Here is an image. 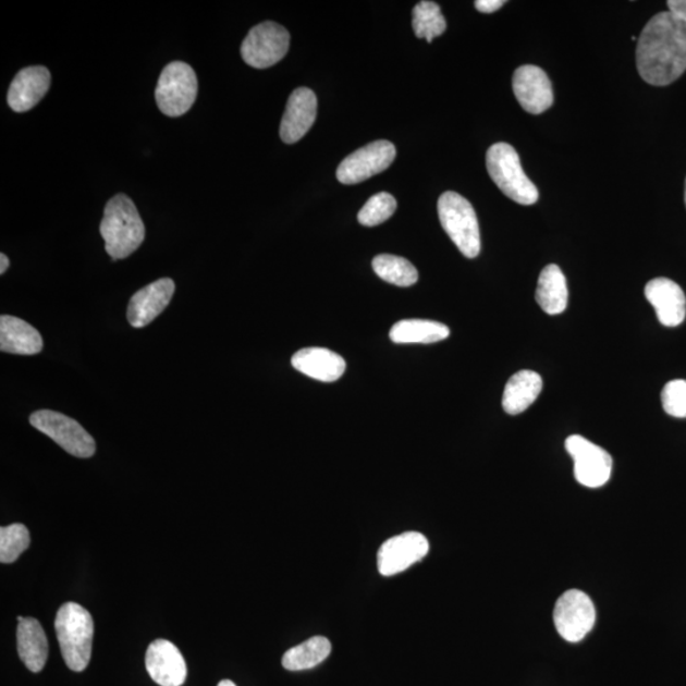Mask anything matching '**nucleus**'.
<instances>
[{"label":"nucleus","instance_id":"nucleus-9","mask_svg":"<svg viewBox=\"0 0 686 686\" xmlns=\"http://www.w3.org/2000/svg\"><path fill=\"white\" fill-rule=\"evenodd\" d=\"M553 621L556 632L563 639L576 644L583 640L597 622V610L589 595L569 590L556 600Z\"/></svg>","mask_w":686,"mask_h":686},{"label":"nucleus","instance_id":"nucleus-30","mask_svg":"<svg viewBox=\"0 0 686 686\" xmlns=\"http://www.w3.org/2000/svg\"><path fill=\"white\" fill-rule=\"evenodd\" d=\"M661 401L667 415L686 418V380L669 381L662 389Z\"/></svg>","mask_w":686,"mask_h":686},{"label":"nucleus","instance_id":"nucleus-14","mask_svg":"<svg viewBox=\"0 0 686 686\" xmlns=\"http://www.w3.org/2000/svg\"><path fill=\"white\" fill-rule=\"evenodd\" d=\"M145 666L160 686H181L186 682V661L170 640L156 639L150 644L145 654Z\"/></svg>","mask_w":686,"mask_h":686},{"label":"nucleus","instance_id":"nucleus-5","mask_svg":"<svg viewBox=\"0 0 686 686\" xmlns=\"http://www.w3.org/2000/svg\"><path fill=\"white\" fill-rule=\"evenodd\" d=\"M438 211L442 228L457 249L467 258H476L480 252L479 225L467 198L448 191L439 198Z\"/></svg>","mask_w":686,"mask_h":686},{"label":"nucleus","instance_id":"nucleus-20","mask_svg":"<svg viewBox=\"0 0 686 686\" xmlns=\"http://www.w3.org/2000/svg\"><path fill=\"white\" fill-rule=\"evenodd\" d=\"M44 341L36 328L17 317H0V350L7 354L36 355Z\"/></svg>","mask_w":686,"mask_h":686},{"label":"nucleus","instance_id":"nucleus-11","mask_svg":"<svg viewBox=\"0 0 686 686\" xmlns=\"http://www.w3.org/2000/svg\"><path fill=\"white\" fill-rule=\"evenodd\" d=\"M395 147L391 142L378 140L348 156L338 168V180L343 185H356L384 172L394 162Z\"/></svg>","mask_w":686,"mask_h":686},{"label":"nucleus","instance_id":"nucleus-10","mask_svg":"<svg viewBox=\"0 0 686 686\" xmlns=\"http://www.w3.org/2000/svg\"><path fill=\"white\" fill-rule=\"evenodd\" d=\"M566 450L574 460L575 478L579 485L599 488L608 482L612 476L613 460L607 450L579 434H572L566 440Z\"/></svg>","mask_w":686,"mask_h":686},{"label":"nucleus","instance_id":"nucleus-35","mask_svg":"<svg viewBox=\"0 0 686 686\" xmlns=\"http://www.w3.org/2000/svg\"><path fill=\"white\" fill-rule=\"evenodd\" d=\"M684 197H685V206H686V180H685V195H684Z\"/></svg>","mask_w":686,"mask_h":686},{"label":"nucleus","instance_id":"nucleus-4","mask_svg":"<svg viewBox=\"0 0 686 686\" xmlns=\"http://www.w3.org/2000/svg\"><path fill=\"white\" fill-rule=\"evenodd\" d=\"M487 171L511 200L520 205L538 201V188L525 174L517 151L506 143L493 144L487 151Z\"/></svg>","mask_w":686,"mask_h":686},{"label":"nucleus","instance_id":"nucleus-32","mask_svg":"<svg viewBox=\"0 0 686 686\" xmlns=\"http://www.w3.org/2000/svg\"><path fill=\"white\" fill-rule=\"evenodd\" d=\"M667 5L669 12L676 15V17L683 21L686 25V0H670Z\"/></svg>","mask_w":686,"mask_h":686},{"label":"nucleus","instance_id":"nucleus-25","mask_svg":"<svg viewBox=\"0 0 686 686\" xmlns=\"http://www.w3.org/2000/svg\"><path fill=\"white\" fill-rule=\"evenodd\" d=\"M332 651L330 640L326 637H313L305 642L290 648L282 658V666L289 671H303L322 663Z\"/></svg>","mask_w":686,"mask_h":686},{"label":"nucleus","instance_id":"nucleus-23","mask_svg":"<svg viewBox=\"0 0 686 686\" xmlns=\"http://www.w3.org/2000/svg\"><path fill=\"white\" fill-rule=\"evenodd\" d=\"M536 299L539 307L549 316L561 315L568 305L567 280L556 265H548L541 271Z\"/></svg>","mask_w":686,"mask_h":686},{"label":"nucleus","instance_id":"nucleus-31","mask_svg":"<svg viewBox=\"0 0 686 686\" xmlns=\"http://www.w3.org/2000/svg\"><path fill=\"white\" fill-rule=\"evenodd\" d=\"M505 3L503 0H477L475 5L479 12L490 14L499 11Z\"/></svg>","mask_w":686,"mask_h":686},{"label":"nucleus","instance_id":"nucleus-21","mask_svg":"<svg viewBox=\"0 0 686 686\" xmlns=\"http://www.w3.org/2000/svg\"><path fill=\"white\" fill-rule=\"evenodd\" d=\"M19 654L33 673H40L48 661L49 645L42 625L35 617H23L17 628Z\"/></svg>","mask_w":686,"mask_h":686},{"label":"nucleus","instance_id":"nucleus-33","mask_svg":"<svg viewBox=\"0 0 686 686\" xmlns=\"http://www.w3.org/2000/svg\"><path fill=\"white\" fill-rule=\"evenodd\" d=\"M10 267V258H8L4 254L0 255V273L4 274Z\"/></svg>","mask_w":686,"mask_h":686},{"label":"nucleus","instance_id":"nucleus-3","mask_svg":"<svg viewBox=\"0 0 686 686\" xmlns=\"http://www.w3.org/2000/svg\"><path fill=\"white\" fill-rule=\"evenodd\" d=\"M56 630L66 666L82 673L89 665L95 624L87 609L66 602L56 617Z\"/></svg>","mask_w":686,"mask_h":686},{"label":"nucleus","instance_id":"nucleus-7","mask_svg":"<svg viewBox=\"0 0 686 686\" xmlns=\"http://www.w3.org/2000/svg\"><path fill=\"white\" fill-rule=\"evenodd\" d=\"M29 422L73 456L90 457L96 453L95 439L83 429L79 422L60 412L37 411L30 415Z\"/></svg>","mask_w":686,"mask_h":686},{"label":"nucleus","instance_id":"nucleus-34","mask_svg":"<svg viewBox=\"0 0 686 686\" xmlns=\"http://www.w3.org/2000/svg\"><path fill=\"white\" fill-rule=\"evenodd\" d=\"M218 686H236L232 681H221Z\"/></svg>","mask_w":686,"mask_h":686},{"label":"nucleus","instance_id":"nucleus-28","mask_svg":"<svg viewBox=\"0 0 686 686\" xmlns=\"http://www.w3.org/2000/svg\"><path fill=\"white\" fill-rule=\"evenodd\" d=\"M29 531L25 525L12 524L0 529V562L13 563L29 546Z\"/></svg>","mask_w":686,"mask_h":686},{"label":"nucleus","instance_id":"nucleus-26","mask_svg":"<svg viewBox=\"0 0 686 686\" xmlns=\"http://www.w3.org/2000/svg\"><path fill=\"white\" fill-rule=\"evenodd\" d=\"M372 269L381 280L396 286L408 287L418 280L416 267L399 256L379 255L372 259Z\"/></svg>","mask_w":686,"mask_h":686},{"label":"nucleus","instance_id":"nucleus-22","mask_svg":"<svg viewBox=\"0 0 686 686\" xmlns=\"http://www.w3.org/2000/svg\"><path fill=\"white\" fill-rule=\"evenodd\" d=\"M543 380L538 372L522 370L514 373L507 381L502 396V407L509 415H520L537 401Z\"/></svg>","mask_w":686,"mask_h":686},{"label":"nucleus","instance_id":"nucleus-17","mask_svg":"<svg viewBox=\"0 0 686 686\" xmlns=\"http://www.w3.org/2000/svg\"><path fill=\"white\" fill-rule=\"evenodd\" d=\"M647 301L651 303L660 323L677 327L686 317V297L675 281L666 278L653 279L645 287Z\"/></svg>","mask_w":686,"mask_h":686},{"label":"nucleus","instance_id":"nucleus-2","mask_svg":"<svg viewBox=\"0 0 686 686\" xmlns=\"http://www.w3.org/2000/svg\"><path fill=\"white\" fill-rule=\"evenodd\" d=\"M99 232L113 261L128 257L140 247L145 225L132 198L119 194L107 203Z\"/></svg>","mask_w":686,"mask_h":686},{"label":"nucleus","instance_id":"nucleus-16","mask_svg":"<svg viewBox=\"0 0 686 686\" xmlns=\"http://www.w3.org/2000/svg\"><path fill=\"white\" fill-rule=\"evenodd\" d=\"M317 106L316 94L309 88L301 87L290 95L280 125L282 142L294 144L309 132L317 118Z\"/></svg>","mask_w":686,"mask_h":686},{"label":"nucleus","instance_id":"nucleus-13","mask_svg":"<svg viewBox=\"0 0 686 686\" xmlns=\"http://www.w3.org/2000/svg\"><path fill=\"white\" fill-rule=\"evenodd\" d=\"M513 89L517 102L526 112L543 113L553 105L552 83L548 75L536 65L517 68L513 78Z\"/></svg>","mask_w":686,"mask_h":686},{"label":"nucleus","instance_id":"nucleus-24","mask_svg":"<svg viewBox=\"0 0 686 686\" xmlns=\"http://www.w3.org/2000/svg\"><path fill=\"white\" fill-rule=\"evenodd\" d=\"M449 335L448 326L425 319L400 320L389 332L394 343H434L446 340Z\"/></svg>","mask_w":686,"mask_h":686},{"label":"nucleus","instance_id":"nucleus-12","mask_svg":"<svg viewBox=\"0 0 686 686\" xmlns=\"http://www.w3.org/2000/svg\"><path fill=\"white\" fill-rule=\"evenodd\" d=\"M429 540L421 532L407 531L388 539L378 552L380 575L394 576L422 561L429 553Z\"/></svg>","mask_w":686,"mask_h":686},{"label":"nucleus","instance_id":"nucleus-6","mask_svg":"<svg viewBox=\"0 0 686 686\" xmlns=\"http://www.w3.org/2000/svg\"><path fill=\"white\" fill-rule=\"evenodd\" d=\"M197 90L198 83L194 69L182 61H173L159 76L156 88L159 110L170 118L182 117L195 103Z\"/></svg>","mask_w":686,"mask_h":686},{"label":"nucleus","instance_id":"nucleus-29","mask_svg":"<svg viewBox=\"0 0 686 686\" xmlns=\"http://www.w3.org/2000/svg\"><path fill=\"white\" fill-rule=\"evenodd\" d=\"M396 209L395 198L388 193H379L358 211V223L364 226H377L393 216Z\"/></svg>","mask_w":686,"mask_h":686},{"label":"nucleus","instance_id":"nucleus-8","mask_svg":"<svg viewBox=\"0 0 686 686\" xmlns=\"http://www.w3.org/2000/svg\"><path fill=\"white\" fill-rule=\"evenodd\" d=\"M290 35L274 22H264L252 28L242 44L241 53L246 63L256 69L278 64L289 51Z\"/></svg>","mask_w":686,"mask_h":686},{"label":"nucleus","instance_id":"nucleus-18","mask_svg":"<svg viewBox=\"0 0 686 686\" xmlns=\"http://www.w3.org/2000/svg\"><path fill=\"white\" fill-rule=\"evenodd\" d=\"M51 84V74L45 66L22 69L8 90V105L15 112H26L41 101Z\"/></svg>","mask_w":686,"mask_h":686},{"label":"nucleus","instance_id":"nucleus-1","mask_svg":"<svg viewBox=\"0 0 686 686\" xmlns=\"http://www.w3.org/2000/svg\"><path fill=\"white\" fill-rule=\"evenodd\" d=\"M637 69L642 79L663 87L686 71V25L671 12L653 15L638 38Z\"/></svg>","mask_w":686,"mask_h":686},{"label":"nucleus","instance_id":"nucleus-27","mask_svg":"<svg viewBox=\"0 0 686 686\" xmlns=\"http://www.w3.org/2000/svg\"><path fill=\"white\" fill-rule=\"evenodd\" d=\"M412 26L418 38H426L427 42H432L434 37L445 33L446 21L439 4L424 0L415 7Z\"/></svg>","mask_w":686,"mask_h":686},{"label":"nucleus","instance_id":"nucleus-19","mask_svg":"<svg viewBox=\"0 0 686 686\" xmlns=\"http://www.w3.org/2000/svg\"><path fill=\"white\" fill-rule=\"evenodd\" d=\"M297 371L311 379L332 383L339 380L346 370L342 356L323 347H309L297 351L292 358Z\"/></svg>","mask_w":686,"mask_h":686},{"label":"nucleus","instance_id":"nucleus-15","mask_svg":"<svg viewBox=\"0 0 686 686\" xmlns=\"http://www.w3.org/2000/svg\"><path fill=\"white\" fill-rule=\"evenodd\" d=\"M175 285L172 279L151 282L135 293L127 307V320L135 328L148 326L170 305Z\"/></svg>","mask_w":686,"mask_h":686}]
</instances>
